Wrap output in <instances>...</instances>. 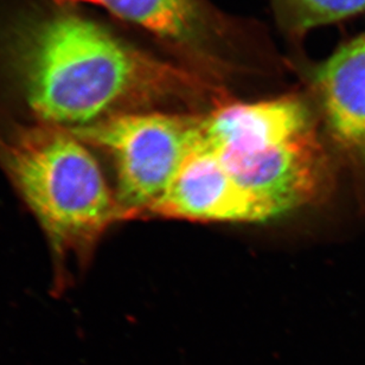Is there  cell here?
I'll use <instances>...</instances> for the list:
<instances>
[{"instance_id": "5", "label": "cell", "mask_w": 365, "mask_h": 365, "mask_svg": "<svg viewBox=\"0 0 365 365\" xmlns=\"http://www.w3.org/2000/svg\"><path fill=\"white\" fill-rule=\"evenodd\" d=\"M220 158L277 215L311 203L327 185V155L314 130L257 151Z\"/></svg>"}, {"instance_id": "1", "label": "cell", "mask_w": 365, "mask_h": 365, "mask_svg": "<svg viewBox=\"0 0 365 365\" xmlns=\"http://www.w3.org/2000/svg\"><path fill=\"white\" fill-rule=\"evenodd\" d=\"M18 66L39 123L83 128L158 98L205 91L196 75L128 46L75 14H57L25 32Z\"/></svg>"}, {"instance_id": "9", "label": "cell", "mask_w": 365, "mask_h": 365, "mask_svg": "<svg viewBox=\"0 0 365 365\" xmlns=\"http://www.w3.org/2000/svg\"><path fill=\"white\" fill-rule=\"evenodd\" d=\"M279 10L294 31H309L365 14V0H277Z\"/></svg>"}, {"instance_id": "6", "label": "cell", "mask_w": 365, "mask_h": 365, "mask_svg": "<svg viewBox=\"0 0 365 365\" xmlns=\"http://www.w3.org/2000/svg\"><path fill=\"white\" fill-rule=\"evenodd\" d=\"M314 85L327 132L365 186V31L320 64Z\"/></svg>"}, {"instance_id": "3", "label": "cell", "mask_w": 365, "mask_h": 365, "mask_svg": "<svg viewBox=\"0 0 365 365\" xmlns=\"http://www.w3.org/2000/svg\"><path fill=\"white\" fill-rule=\"evenodd\" d=\"M200 119L159 112H127L69 130L107 152L116 170V200L127 220L150 214L200 143Z\"/></svg>"}, {"instance_id": "2", "label": "cell", "mask_w": 365, "mask_h": 365, "mask_svg": "<svg viewBox=\"0 0 365 365\" xmlns=\"http://www.w3.org/2000/svg\"><path fill=\"white\" fill-rule=\"evenodd\" d=\"M71 130L50 123L0 130V166L49 240L63 284L102 234L127 217L98 160Z\"/></svg>"}, {"instance_id": "7", "label": "cell", "mask_w": 365, "mask_h": 365, "mask_svg": "<svg viewBox=\"0 0 365 365\" xmlns=\"http://www.w3.org/2000/svg\"><path fill=\"white\" fill-rule=\"evenodd\" d=\"M311 130L309 109L298 98L237 102L202 116L200 144L225 157L257 151Z\"/></svg>"}, {"instance_id": "4", "label": "cell", "mask_w": 365, "mask_h": 365, "mask_svg": "<svg viewBox=\"0 0 365 365\" xmlns=\"http://www.w3.org/2000/svg\"><path fill=\"white\" fill-rule=\"evenodd\" d=\"M150 215L193 222H262L277 216L236 180L214 151L198 143Z\"/></svg>"}, {"instance_id": "8", "label": "cell", "mask_w": 365, "mask_h": 365, "mask_svg": "<svg viewBox=\"0 0 365 365\" xmlns=\"http://www.w3.org/2000/svg\"><path fill=\"white\" fill-rule=\"evenodd\" d=\"M105 7L123 21L138 25L185 56L207 67L222 66L223 21L204 0H58Z\"/></svg>"}]
</instances>
